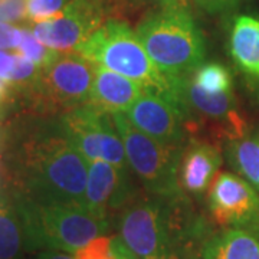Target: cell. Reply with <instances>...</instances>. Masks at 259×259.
<instances>
[{"label": "cell", "instance_id": "cell-1", "mask_svg": "<svg viewBox=\"0 0 259 259\" xmlns=\"http://www.w3.org/2000/svg\"><path fill=\"white\" fill-rule=\"evenodd\" d=\"M15 171L22 196L44 203L83 204L88 161L59 122L30 133L20 143Z\"/></svg>", "mask_w": 259, "mask_h": 259}, {"label": "cell", "instance_id": "cell-2", "mask_svg": "<svg viewBox=\"0 0 259 259\" xmlns=\"http://www.w3.org/2000/svg\"><path fill=\"white\" fill-rule=\"evenodd\" d=\"M202 225L187 206V197L136 196L118 218V236L139 259H185Z\"/></svg>", "mask_w": 259, "mask_h": 259}, {"label": "cell", "instance_id": "cell-3", "mask_svg": "<svg viewBox=\"0 0 259 259\" xmlns=\"http://www.w3.org/2000/svg\"><path fill=\"white\" fill-rule=\"evenodd\" d=\"M74 52L90 62L104 66L158 94L179 105L186 115L189 108L185 98L186 79H173L151 61L136 30L127 23L111 19L94 32Z\"/></svg>", "mask_w": 259, "mask_h": 259}, {"label": "cell", "instance_id": "cell-4", "mask_svg": "<svg viewBox=\"0 0 259 259\" xmlns=\"http://www.w3.org/2000/svg\"><path fill=\"white\" fill-rule=\"evenodd\" d=\"M15 203L28 250H58L74 255L110 231V219L95 214L83 204L44 203L22 194L15 197Z\"/></svg>", "mask_w": 259, "mask_h": 259}, {"label": "cell", "instance_id": "cell-5", "mask_svg": "<svg viewBox=\"0 0 259 259\" xmlns=\"http://www.w3.org/2000/svg\"><path fill=\"white\" fill-rule=\"evenodd\" d=\"M151 61L173 79H186L204 62V37L190 10H151L137 26Z\"/></svg>", "mask_w": 259, "mask_h": 259}, {"label": "cell", "instance_id": "cell-6", "mask_svg": "<svg viewBox=\"0 0 259 259\" xmlns=\"http://www.w3.org/2000/svg\"><path fill=\"white\" fill-rule=\"evenodd\" d=\"M111 117L122 140L130 168L147 193L171 199L186 196L179 180L185 146L151 139L136 128L124 112H115Z\"/></svg>", "mask_w": 259, "mask_h": 259}, {"label": "cell", "instance_id": "cell-7", "mask_svg": "<svg viewBox=\"0 0 259 259\" xmlns=\"http://www.w3.org/2000/svg\"><path fill=\"white\" fill-rule=\"evenodd\" d=\"M95 64L76 52H59L47 66L40 68L32 94L47 107L74 110L90 101Z\"/></svg>", "mask_w": 259, "mask_h": 259}, {"label": "cell", "instance_id": "cell-8", "mask_svg": "<svg viewBox=\"0 0 259 259\" xmlns=\"http://www.w3.org/2000/svg\"><path fill=\"white\" fill-rule=\"evenodd\" d=\"M58 122L87 161L102 160L115 166H128L125 148L111 114L85 104L65 112Z\"/></svg>", "mask_w": 259, "mask_h": 259}, {"label": "cell", "instance_id": "cell-9", "mask_svg": "<svg viewBox=\"0 0 259 259\" xmlns=\"http://www.w3.org/2000/svg\"><path fill=\"white\" fill-rule=\"evenodd\" d=\"M115 0H71L56 18L33 23L32 33L58 52H74L76 48L107 23Z\"/></svg>", "mask_w": 259, "mask_h": 259}, {"label": "cell", "instance_id": "cell-10", "mask_svg": "<svg viewBox=\"0 0 259 259\" xmlns=\"http://www.w3.org/2000/svg\"><path fill=\"white\" fill-rule=\"evenodd\" d=\"M209 210L221 226L259 229V192L239 175L218 173L209 190Z\"/></svg>", "mask_w": 259, "mask_h": 259}, {"label": "cell", "instance_id": "cell-11", "mask_svg": "<svg viewBox=\"0 0 259 259\" xmlns=\"http://www.w3.org/2000/svg\"><path fill=\"white\" fill-rule=\"evenodd\" d=\"M130 166L121 167L102 160L88 161V177L83 204L101 218L110 219L137 196Z\"/></svg>", "mask_w": 259, "mask_h": 259}, {"label": "cell", "instance_id": "cell-12", "mask_svg": "<svg viewBox=\"0 0 259 259\" xmlns=\"http://www.w3.org/2000/svg\"><path fill=\"white\" fill-rule=\"evenodd\" d=\"M144 134L168 144H183L186 112L158 94L146 91L124 112Z\"/></svg>", "mask_w": 259, "mask_h": 259}, {"label": "cell", "instance_id": "cell-13", "mask_svg": "<svg viewBox=\"0 0 259 259\" xmlns=\"http://www.w3.org/2000/svg\"><path fill=\"white\" fill-rule=\"evenodd\" d=\"M222 166V156L218 148L202 141H193L185 148L179 180L185 193L202 197L212 186Z\"/></svg>", "mask_w": 259, "mask_h": 259}, {"label": "cell", "instance_id": "cell-14", "mask_svg": "<svg viewBox=\"0 0 259 259\" xmlns=\"http://www.w3.org/2000/svg\"><path fill=\"white\" fill-rule=\"evenodd\" d=\"M147 90L122 75L95 65L88 104L108 114L125 112Z\"/></svg>", "mask_w": 259, "mask_h": 259}, {"label": "cell", "instance_id": "cell-15", "mask_svg": "<svg viewBox=\"0 0 259 259\" xmlns=\"http://www.w3.org/2000/svg\"><path fill=\"white\" fill-rule=\"evenodd\" d=\"M229 54L235 66L252 81L259 82V19L239 15L229 32Z\"/></svg>", "mask_w": 259, "mask_h": 259}, {"label": "cell", "instance_id": "cell-16", "mask_svg": "<svg viewBox=\"0 0 259 259\" xmlns=\"http://www.w3.org/2000/svg\"><path fill=\"white\" fill-rule=\"evenodd\" d=\"M196 259H259V235L236 228L209 235Z\"/></svg>", "mask_w": 259, "mask_h": 259}, {"label": "cell", "instance_id": "cell-17", "mask_svg": "<svg viewBox=\"0 0 259 259\" xmlns=\"http://www.w3.org/2000/svg\"><path fill=\"white\" fill-rule=\"evenodd\" d=\"M226 158L236 175L259 192V130L233 136L226 144Z\"/></svg>", "mask_w": 259, "mask_h": 259}, {"label": "cell", "instance_id": "cell-18", "mask_svg": "<svg viewBox=\"0 0 259 259\" xmlns=\"http://www.w3.org/2000/svg\"><path fill=\"white\" fill-rule=\"evenodd\" d=\"M26 238L15 203L0 192V259H23Z\"/></svg>", "mask_w": 259, "mask_h": 259}, {"label": "cell", "instance_id": "cell-19", "mask_svg": "<svg viewBox=\"0 0 259 259\" xmlns=\"http://www.w3.org/2000/svg\"><path fill=\"white\" fill-rule=\"evenodd\" d=\"M185 98L187 108H194L202 112L207 118L216 121L233 122L236 118L235 112V98L232 91L222 94H209L196 87L190 78L186 79Z\"/></svg>", "mask_w": 259, "mask_h": 259}, {"label": "cell", "instance_id": "cell-20", "mask_svg": "<svg viewBox=\"0 0 259 259\" xmlns=\"http://www.w3.org/2000/svg\"><path fill=\"white\" fill-rule=\"evenodd\" d=\"M189 78L196 87L209 94L232 91L231 72L225 65L218 62H203Z\"/></svg>", "mask_w": 259, "mask_h": 259}, {"label": "cell", "instance_id": "cell-21", "mask_svg": "<svg viewBox=\"0 0 259 259\" xmlns=\"http://www.w3.org/2000/svg\"><path fill=\"white\" fill-rule=\"evenodd\" d=\"M18 54L23 55L39 68H44L49 62H52L59 52L48 48L40 40H37V37L32 33V30L23 29V39L18 49Z\"/></svg>", "mask_w": 259, "mask_h": 259}, {"label": "cell", "instance_id": "cell-22", "mask_svg": "<svg viewBox=\"0 0 259 259\" xmlns=\"http://www.w3.org/2000/svg\"><path fill=\"white\" fill-rule=\"evenodd\" d=\"M71 0H28L26 19L33 23L47 22L56 18Z\"/></svg>", "mask_w": 259, "mask_h": 259}, {"label": "cell", "instance_id": "cell-23", "mask_svg": "<svg viewBox=\"0 0 259 259\" xmlns=\"http://www.w3.org/2000/svg\"><path fill=\"white\" fill-rule=\"evenodd\" d=\"M75 259H115L114 236L102 235L74 253Z\"/></svg>", "mask_w": 259, "mask_h": 259}, {"label": "cell", "instance_id": "cell-24", "mask_svg": "<svg viewBox=\"0 0 259 259\" xmlns=\"http://www.w3.org/2000/svg\"><path fill=\"white\" fill-rule=\"evenodd\" d=\"M28 0H0V23H13L26 18Z\"/></svg>", "mask_w": 259, "mask_h": 259}, {"label": "cell", "instance_id": "cell-25", "mask_svg": "<svg viewBox=\"0 0 259 259\" xmlns=\"http://www.w3.org/2000/svg\"><path fill=\"white\" fill-rule=\"evenodd\" d=\"M23 39V29L12 23H0V49L18 51Z\"/></svg>", "mask_w": 259, "mask_h": 259}, {"label": "cell", "instance_id": "cell-26", "mask_svg": "<svg viewBox=\"0 0 259 259\" xmlns=\"http://www.w3.org/2000/svg\"><path fill=\"white\" fill-rule=\"evenodd\" d=\"M241 2L242 0H193L194 5L212 15L232 12L241 5Z\"/></svg>", "mask_w": 259, "mask_h": 259}, {"label": "cell", "instance_id": "cell-27", "mask_svg": "<svg viewBox=\"0 0 259 259\" xmlns=\"http://www.w3.org/2000/svg\"><path fill=\"white\" fill-rule=\"evenodd\" d=\"M18 54H9L3 49H0V79L5 82H10L12 75L16 66Z\"/></svg>", "mask_w": 259, "mask_h": 259}, {"label": "cell", "instance_id": "cell-28", "mask_svg": "<svg viewBox=\"0 0 259 259\" xmlns=\"http://www.w3.org/2000/svg\"><path fill=\"white\" fill-rule=\"evenodd\" d=\"M156 9H186L190 10L193 0H147Z\"/></svg>", "mask_w": 259, "mask_h": 259}, {"label": "cell", "instance_id": "cell-29", "mask_svg": "<svg viewBox=\"0 0 259 259\" xmlns=\"http://www.w3.org/2000/svg\"><path fill=\"white\" fill-rule=\"evenodd\" d=\"M114 253L115 259H139L124 245L120 236H114Z\"/></svg>", "mask_w": 259, "mask_h": 259}, {"label": "cell", "instance_id": "cell-30", "mask_svg": "<svg viewBox=\"0 0 259 259\" xmlns=\"http://www.w3.org/2000/svg\"><path fill=\"white\" fill-rule=\"evenodd\" d=\"M36 259H75L74 255L58 250H40Z\"/></svg>", "mask_w": 259, "mask_h": 259}, {"label": "cell", "instance_id": "cell-31", "mask_svg": "<svg viewBox=\"0 0 259 259\" xmlns=\"http://www.w3.org/2000/svg\"><path fill=\"white\" fill-rule=\"evenodd\" d=\"M10 90H12V88H10L9 83L5 82V81H2V79H0V105L6 101V98L9 97Z\"/></svg>", "mask_w": 259, "mask_h": 259}, {"label": "cell", "instance_id": "cell-32", "mask_svg": "<svg viewBox=\"0 0 259 259\" xmlns=\"http://www.w3.org/2000/svg\"><path fill=\"white\" fill-rule=\"evenodd\" d=\"M0 144H2V124H0Z\"/></svg>", "mask_w": 259, "mask_h": 259}]
</instances>
